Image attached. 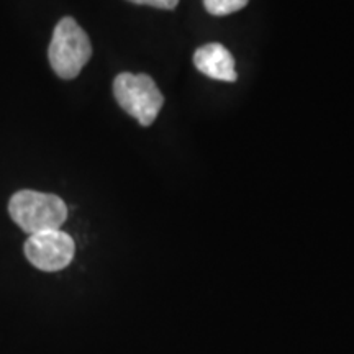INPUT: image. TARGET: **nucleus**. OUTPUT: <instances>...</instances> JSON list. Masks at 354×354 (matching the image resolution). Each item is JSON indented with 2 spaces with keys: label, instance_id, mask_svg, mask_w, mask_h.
<instances>
[{
  "label": "nucleus",
  "instance_id": "nucleus-1",
  "mask_svg": "<svg viewBox=\"0 0 354 354\" xmlns=\"http://www.w3.org/2000/svg\"><path fill=\"white\" fill-rule=\"evenodd\" d=\"M8 214L25 233L59 230L68 218V207L55 194L20 190L8 202Z\"/></svg>",
  "mask_w": 354,
  "mask_h": 354
},
{
  "label": "nucleus",
  "instance_id": "nucleus-2",
  "mask_svg": "<svg viewBox=\"0 0 354 354\" xmlns=\"http://www.w3.org/2000/svg\"><path fill=\"white\" fill-rule=\"evenodd\" d=\"M92 56V44L82 26L71 17L57 21L48 50L50 64L61 79L79 76Z\"/></svg>",
  "mask_w": 354,
  "mask_h": 354
},
{
  "label": "nucleus",
  "instance_id": "nucleus-3",
  "mask_svg": "<svg viewBox=\"0 0 354 354\" xmlns=\"http://www.w3.org/2000/svg\"><path fill=\"white\" fill-rule=\"evenodd\" d=\"M113 95L118 105L141 127L151 125L165 105V95L148 74H118L113 81Z\"/></svg>",
  "mask_w": 354,
  "mask_h": 354
},
{
  "label": "nucleus",
  "instance_id": "nucleus-4",
  "mask_svg": "<svg viewBox=\"0 0 354 354\" xmlns=\"http://www.w3.org/2000/svg\"><path fill=\"white\" fill-rule=\"evenodd\" d=\"M74 253H76L74 240L61 230L30 234L25 243L26 259L44 272H56L68 268Z\"/></svg>",
  "mask_w": 354,
  "mask_h": 354
},
{
  "label": "nucleus",
  "instance_id": "nucleus-5",
  "mask_svg": "<svg viewBox=\"0 0 354 354\" xmlns=\"http://www.w3.org/2000/svg\"><path fill=\"white\" fill-rule=\"evenodd\" d=\"M194 64L202 74L216 81L234 82L238 79L234 57L220 43H209L198 48L194 55Z\"/></svg>",
  "mask_w": 354,
  "mask_h": 354
},
{
  "label": "nucleus",
  "instance_id": "nucleus-6",
  "mask_svg": "<svg viewBox=\"0 0 354 354\" xmlns=\"http://www.w3.org/2000/svg\"><path fill=\"white\" fill-rule=\"evenodd\" d=\"M250 0H203L207 12L215 17H223L234 13L248 6Z\"/></svg>",
  "mask_w": 354,
  "mask_h": 354
},
{
  "label": "nucleus",
  "instance_id": "nucleus-7",
  "mask_svg": "<svg viewBox=\"0 0 354 354\" xmlns=\"http://www.w3.org/2000/svg\"><path fill=\"white\" fill-rule=\"evenodd\" d=\"M128 2L136 3V6H149L154 8H162V10H172L177 7L179 0H128Z\"/></svg>",
  "mask_w": 354,
  "mask_h": 354
}]
</instances>
